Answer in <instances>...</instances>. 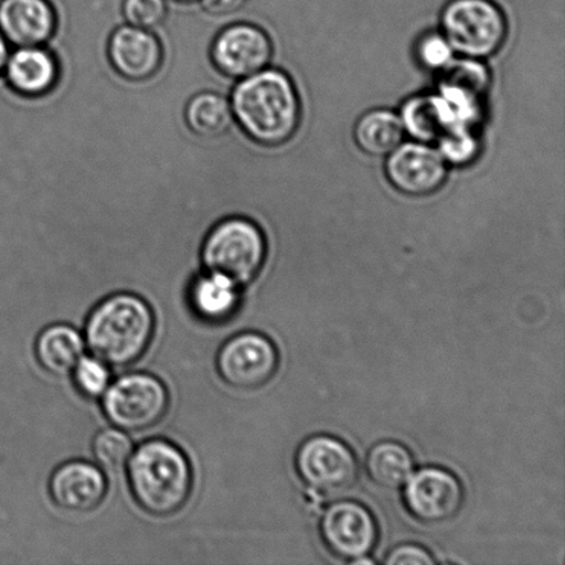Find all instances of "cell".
Here are the masks:
<instances>
[{
	"instance_id": "cell-1",
	"label": "cell",
	"mask_w": 565,
	"mask_h": 565,
	"mask_svg": "<svg viewBox=\"0 0 565 565\" xmlns=\"http://www.w3.org/2000/svg\"><path fill=\"white\" fill-rule=\"evenodd\" d=\"M230 103L243 135L262 147L285 146L301 124L302 104L296 85L286 72L269 66L237 81Z\"/></svg>"
},
{
	"instance_id": "cell-2",
	"label": "cell",
	"mask_w": 565,
	"mask_h": 565,
	"mask_svg": "<svg viewBox=\"0 0 565 565\" xmlns=\"http://www.w3.org/2000/svg\"><path fill=\"white\" fill-rule=\"evenodd\" d=\"M154 329L151 305L136 294L118 292L93 308L83 338L94 358L109 367H127L146 354Z\"/></svg>"
},
{
	"instance_id": "cell-3",
	"label": "cell",
	"mask_w": 565,
	"mask_h": 565,
	"mask_svg": "<svg viewBox=\"0 0 565 565\" xmlns=\"http://www.w3.org/2000/svg\"><path fill=\"white\" fill-rule=\"evenodd\" d=\"M132 498L143 512L157 518L179 513L192 494L190 459L166 439L141 443L126 463Z\"/></svg>"
},
{
	"instance_id": "cell-4",
	"label": "cell",
	"mask_w": 565,
	"mask_h": 565,
	"mask_svg": "<svg viewBox=\"0 0 565 565\" xmlns=\"http://www.w3.org/2000/svg\"><path fill=\"white\" fill-rule=\"evenodd\" d=\"M267 256L264 231L253 220L241 215L213 225L201 247L204 270L223 275L239 287L257 278Z\"/></svg>"
},
{
	"instance_id": "cell-5",
	"label": "cell",
	"mask_w": 565,
	"mask_h": 565,
	"mask_svg": "<svg viewBox=\"0 0 565 565\" xmlns=\"http://www.w3.org/2000/svg\"><path fill=\"white\" fill-rule=\"evenodd\" d=\"M440 26L454 53L479 61L500 52L509 32L505 13L492 0H450L441 11Z\"/></svg>"
},
{
	"instance_id": "cell-6",
	"label": "cell",
	"mask_w": 565,
	"mask_h": 565,
	"mask_svg": "<svg viewBox=\"0 0 565 565\" xmlns=\"http://www.w3.org/2000/svg\"><path fill=\"white\" fill-rule=\"evenodd\" d=\"M105 418L129 434L154 428L168 414L170 396L163 381L149 373H129L110 382L102 397Z\"/></svg>"
},
{
	"instance_id": "cell-7",
	"label": "cell",
	"mask_w": 565,
	"mask_h": 565,
	"mask_svg": "<svg viewBox=\"0 0 565 565\" xmlns=\"http://www.w3.org/2000/svg\"><path fill=\"white\" fill-rule=\"evenodd\" d=\"M299 479L313 494L337 498L356 484V458L345 443L331 436H313L299 446L296 456Z\"/></svg>"
},
{
	"instance_id": "cell-8",
	"label": "cell",
	"mask_w": 565,
	"mask_h": 565,
	"mask_svg": "<svg viewBox=\"0 0 565 565\" xmlns=\"http://www.w3.org/2000/svg\"><path fill=\"white\" fill-rule=\"evenodd\" d=\"M221 380L239 391H256L274 379L279 352L268 337L246 331L223 343L215 359Z\"/></svg>"
},
{
	"instance_id": "cell-9",
	"label": "cell",
	"mask_w": 565,
	"mask_h": 565,
	"mask_svg": "<svg viewBox=\"0 0 565 565\" xmlns=\"http://www.w3.org/2000/svg\"><path fill=\"white\" fill-rule=\"evenodd\" d=\"M323 544L343 562L367 563L379 541V527L367 508L354 501H340L327 508L320 522Z\"/></svg>"
},
{
	"instance_id": "cell-10",
	"label": "cell",
	"mask_w": 565,
	"mask_h": 565,
	"mask_svg": "<svg viewBox=\"0 0 565 565\" xmlns=\"http://www.w3.org/2000/svg\"><path fill=\"white\" fill-rule=\"evenodd\" d=\"M274 43L267 31L252 22L224 28L210 47V60L221 75L241 81L268 68Z\"/></svg>"
},
{
	"instance_id": "cell-11",
	"label": "cell",
	"mask_w": 565,
	"mask_h": 565,
	"mask_svg": "<svg viewBox=\"0 0 565 565\" xmlns=\"http://www.w3.org/2000/svg\"><path fill=\"white\" fill-rule=\"evenodd\" d=\"M385 174L387 182L402 195L425 198L446 184L448 166L430 143L402 142L387 154Z\"/></svg>"
},
{
	"instance_id": "cell-12",
	"label": "cell",
	"mask_w": 565,
	"mask_h": 565,
	"mask_svg": "<svg viewBox=\"0 0 565 565\" xmlns=\"http://www.w3.org/2000/svg\"><path fill=\"white\" fill-rule=\"evenodd\" d=\"M404 489V505L415 520L441 524L457 516L463 505V489L451 472L425 468L412 475Z\"/></svg>"
},
{
	"instance_id": "cell-13",
	"label": "cell",
	"mask_w": 565,
	"mask_h": 565,
	"mask_svg": "<svg viewBox=\"0 0 565 565\" xmlns=\"http://www.w3.org/2000/svg\"><path fill=\"white\" fill-rule=\"evenodd\" d=\"M110 66L121 79L142 83L157 76L163 64V46L152 31L129 24L116 28L108 39Z\"/></svg>"
},
{
	"instance_id": "cell-14",
	"label": "cell",
	"mask_w": 565,
	"mask_h": 565,
	"mask_svg": "<svg viewBox=\"0 0 565 565\" xmlns=\"http://www.w3.org/2000/svg\"><path fill=\"white\" fill-rule=\"evenodd\" d=\"M108 481L103 470L92 462L74 459L54 469L49 494L54 505L70 513H90L107 497Z\"/></svg>"
},
{
	"instance_id": "cell-15",
	"label": "cell",
	"mask_w": 565,
	"mask_h": 565,
	"mask_svg": "<svg viewBox=\"0 0 565 565\" xmlns=\"http://www.w3.org/2000/svg\"><path fill=\"white\" fill-rule=\"evenodd\" d=\"M57 24L52 0H0V32L14 47L46 46Z\"/></svg>"
},
{
	"instance_id": "cell-16",
	"label": "cell",
	"mask_w": 565,
	"mask_h": 565,
	"mask_svg": "<svg viewBox=\"0 0 565 565\" xmlns=\"http://www.w3.org/2000/svg\"><path fill=\"white\" fill-rule=\"evenodd\" d=\"M2 75L6 85L17 96L41 98L57 87L60 64L44 46L15 47L6 61Z\"/></svg>"
},
{
	"instance_id": "cell-17",
	"label": "cell",
	"mask_w": 565,
	"mask_h": 565,
	"mask_svg": "<svg viewBox=\"0 0 565 565\" xmlns=\"http://www.w3.org/2000/svg\"><path fill=\"white\" fill-rule=\"evenodd\" d=\"M239 288L225 276L204 270L192 280L188 292L193 313L210 324L225 323L239 309Z\"/></svg>"
},
{
	"instance_id": "cell-18",
	"label": "cell",
	"mask_w": 565,
	"mask_h": 565,
	"mask_svg": "<svg viewBox=\"0 0 565 565\" xmlns=\"http://www.w3.org/2000/svg\"><path fill=\"white\" fill-rule=\"evenodd\" d=\"M398 116L404 131L418 142H437L446 131L459 127L450 105L439 93L408 98Z\"/></svg>"
},
{
	"instance_id": "cell-19",
	"label": "cell",
	"mask_w": 565,
	"mask_h": 565,
	"mask_svg": "<svg viewBox=\"0 0 565 565\" xmlns=\"http://www.w3.org/2000/svg\"><path fill=\"white\" fill-rule=\"evenodd\" d=\"M85 338L70 324H53L42 330L35 342L39 365L53 376L71 375L85 356Z\"/></svg>"
},
{
	"instance_id": "cell-20",
	"label": "cell",
	"mask_w": 565,
	"mask_h": 565,
	"mask_svg": "<svg viewBox=\"0 0 565 565\" xmlns=\"http://www.w3.org/2000/svg\"><path fill=\"white\" fill-rule=\"evenodd\" d=\"M406 136L401 116L390 109H371L354 125L353 140L369 157H387Z\"/></svg>"
},
{
	"instance_id": "cell-21",
	"label": "cell",
	"mask_w": 565,
	"mask_h": 565,
	"mask_svg": "<svg viewBox=\"0 0 565 565\" xmlns=\"http://www.w3.org/2000/svg\"><path fill=\"white\" fill-rule=\"evenodd\" d=\"M184 118L192 135L206 140L223 137L234 124L230 99L215 92L195 94L185 105Z\"/></svg>"
},
{
	"instance_id": "cell-22",
	"label": "cell",
	"mask_w": 565,
	"mask_h": 565,
	"mask_svg": "<svg viewBox=\"0 0 565 565\" xmlns=\"http://www.w3.org/2000/svg\"><path fill=\"white\" fill-rule=\"evenodd\" d=\"M365 468L370 479L382 489H401L412 478L414 458L407 447L397 441H380L371 448Z\"/></svg>"
},
{
	"instance_id": "cell-23",
	"label": "cell",
	"mask_w": 565,
	"mask_h": 565,
	"mask_svg": "<svg viewBox=\"0 0 565 565\" xmlns=\"http://www.w3.org/2000/svg\"><path fill=\"white\" fill-rule=\"evenodd\" d=\"M437 151L447 166L465 168L479 158L480 141L473 129L454 127L437 140Z\"/></svg>"
},
{
	"instance_id": "cell-24",
	"label": "cell",
	"mask_w": 565,
	"mask_h": 565,
	"mask_svg": "<svg viewBox=\"0 0 565 565\" xmlns=\"http://www.w3.org/2000/svg\"><path fill=\"white\" fill-rule=\"evenodd\" d=\"M132 443L126 431L105 429L98 431L93 439L92 451L99 467L108 470H119L126 467L131 456Z\"/></svg>"
},
{
	"instance_id": "cell-25",
	"label": "cell",
	"mask_w": 565,
	"mask_h": 565,
	"mask_svg": "<svg viewBox=\"0 0 565 565\" xmlns=\"http://www.w3.org/2000/svg\"><path fill=\"white\" fill-rule=\"evenodd\" d=\"M71 375L77 392L86 398H102L113 382L109 365L93 354L82 356Z\"/></svg>"
},
{
	"instance_id": "cell-26",
	"label": "cell",
	"mask_w": 565,
	"mask_h": 565,
	"mask_svg": "<svg viewBox=\"0 0 565 565\" xmlns=\"http://www.w3.org/2000/svg\"><path fill=\"white\" fill-rule=\"evenodd\" d=\"M127 24L153 31L168 19V0H120Z\"/></svg>"
},
{
	"instance_id": "cell-27",
	"label": "cell",
	"mask_w": 565,
	"mask_h": 565,
	"mask_svg": "<svg viewBox=\"0 0 565 565\" xmlns=\"http://www.w3.org/2000/svg\"><path fill=\"white\" fill-rule=\"evenodd\" d=\"M417 60L425 70L443 72L452 63L456 53L441 33H426L415 49Z\"/></svg>"
},
{
	"instance_id": "cell-28",
	"label": "cell",
	"mask_w": 565,
	"mask_h": 565,
	"mask_svg": "<svg viewBox=\"0 0 565 565\" xmlns=\"http://www.w3.org/2000/svg\"><path fill=\"white\" fill-rule=\"evenodd\" d=\"M386 564L403 565V564H434L435 558L424 547L418 545H401L395 547L391 553H387L385 558Z\"/></svg>"
},
{
	"instance_id": "cell-29",
	"label": "cell",
	"mask_w": 565,
	"mask_h": 565,
	"mask_svg": "<svg viewBox=\"0 0 565 565\" xmlns=\"http://www.w3.org/2000/svg\"><path fill=\"white\" fill-rule=\"evenodd\" d=\"M204 13L213 17H228L245 8L247 0H199Z\"/></svg>"
},
{
	"instance_id": "cell-30",
	"label": "cell",
	"mask_w": 565,
	"mask_h": 565,
	"mask_svg": "<svg viewBox=\"0 0 565 565\" xmlns=\"http://www.w3.org/2000/svg\"><path fill=\"white\" fill-rule=\"evenodd\" d=\"M10 54V44L6 41L2 32H0V75L3 74L6 61H8Z\"/></svg>"
},
{
	"instance_id": "cell-31",
	"label": "cell",
	"mask_w": 565,
	"mask_h": 565,
	"mask_svg": "<svg viewBox=\"0 0 565 565\" xmlns=\"http://www.w3.org/2000/svg\"><path fill=\"white\" fill-rule=\"evenodd\" d=\"M173 2L181 3V4H191L199 2V0H173Z\"/></svg>"
}]
</instances>
